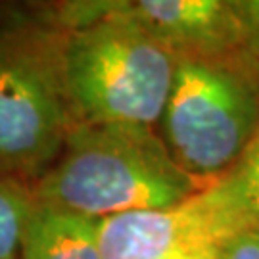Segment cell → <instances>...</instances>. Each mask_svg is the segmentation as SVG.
I'll list each match as a JSON object with an SVG mask.
<instances>
[{"mask_svg":"<svg viewBox=\"0 0 259 259\" xmlns=\"http://www.w3.org/2000/svg\"><path fill=\"white\" fill-rule=\"evenodd\" d=\"M207 185L177 163L148 125L77 121L31 192L38 204L104 219L169 207Z\"/></svg>","mask_w":259,"mask_h":259,"instance_id":"1","label":"cell"},{"mask_svg":"<svg viewBox=\"0 0 259 259\" xmlns=\"http://www.w3.org/2000/svg\"><path fill=\"white\" fill-rule=\"evenodd\" d=\"M65 29L64 73L77 121L135 123L161 119L177 60L111 2H71L54 18Z\"/></svg>","mask_w":259,"mask_h":259,"instance_id":"2","label":"cell"},{"mask_svg":"<svg viewBox=\"0 0 259 259\" xmlns=\"http://www.w3.org/2000/svg\"><path fill=\"white\" fill-rule=\"evenodd\" d=\"M65 29L52 19L0 16V173L35 181L54 165L77 123L64 73Z\"/></svg>","mask_w":259,"mask_h":259,"instance_id":"3","label":"cell"},{"mask_svg":"<svg viewBox=\"0 0 259 259\" xmlns=\"http://www.w3.org/2000/svg\"><path fill=\"white\" fill-rule=\"evenodd\" d=\"M161 139L186 173L225 177L259 133V81L242 67L181 60L161 115Z\"/></svg>","mask_w":259,"mask_h":259,"instance_id":"4","label":"cell"},{"mask_svg":"<svg viewBox=\"0 0 259 259\" xmlns=\"http://www.w3.org/2000/svg\"><path fill=\"white\" fill-rule=\"evenodd\" d=\"M253 223L225 175L183 202L98 219L106 259L217 257L221 248Z\"/></svg>","mask_w":259,"mask_h":259,"instance_id":"5","label":"cell"},{"mask_svg":"<svg viewBox=\"0 0 259 259\" xmlns=\"http://www.w3.org/2000/svg\"><path fill=\"white\" fill-rule=\"evenodd\" d=\"M177 60L242 67L259 81V0H133L111 2Z\"/></svg>","mask_w":259,"mask_h":259,"instance_id":"6","label":"cell"},{"mask_svg":"<svg viewBox=\"0 0 259 259\" xmlns=\"http://www.w3.org/2000/svg\"><path fill=\"white\" fill-rule=\"evenodd\" d=\"M19 259H106L98 238V219L37 202Z\"/></svg>","mask_w":259,"mask_h":259,"instance_id":"7","label":"cell"},{"mask_svg":"<svg viewBox=\"0 0 259 259\" xmlns=\"http://www.w3.org/2000/svg\"><path fill=\"white\" fill-rule=\"evenodd\" d=\"M35 204L31 188L23 183L0 179V259H19Z\"/></svg>","mask_w":259,"mask_h":259,"instance_id":"8","label":"cell"},{"mask_svg":"<svg viewBox=\"0 0 259 259\" xmlns=\"http://www.w3.org/2000/svg\"><path fill=\"white\" fill-rule=\"evenodd\" d=\"M242 204L253 221H259V133L242 159L227 173Z\"/></svg>","mask_w":259,"mask_h":259,"instance_id":"9","label":"cell"},{"mask_svg":"<svg viewBox=\"0 0 259 259\" xmlns=\"http://www.w3.org/2000/svg\"><path fill=\"white\" fill-rule=\"evenodd\" d=\"M217 259H259V221L236 232L221 248Z\"/></svg>","mask_w":259,"mask_h":259,"instance_id":"10","label":"cell"},{"mask_svg":"<svg viewBox=\"0 0 259 259\" xmlns=\"http://www.w3.org/2000/svg\"><path fill=\"white\" fill-rule=\"evenodd\" d=\"M255 67H257V75H259V40H257V47H255Z\"/></svg>","mask_w":259,"mask_h":259,"instance_id":"11","label":"cell"},{"mask_svg":"<svg viewBox=\"0 0 259 259\" xmlns=\"http://www.w3.org/2000/svg\"><path fill=\"white\" fill-rule=\"evenodd\" d=\"M181 259H217V257H181Z\"/></svg>","mask_w":259,"mask_h":259,"instance_id":"12","label":"cell"}]
</instances>
